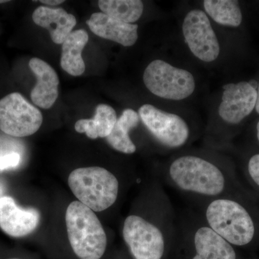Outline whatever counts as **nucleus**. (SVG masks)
I'll use <instances>...</instances> for the list:
<instances>
[{
    "instance_id": "f257e3e1",
    "label": "nucleus",
    "mask_w": 259,
    "mask_h": 259,
    "mask_svg": "<svg viewBox=\"0 0 259 259\" xmlns=\"http://www.w3.org/2000/svg\"><path fill=\"white\" fill-rule=\"evenodd\" d=\"M206 218L209 228L231 245L245 246L259 236L256 214L239 201H213L207 207Z\"/></svg>"
},
{
    "instance_id": "f03ea898",
    "label": "nucleus",
    "mask_w": 259,
    "mask_h": 259,
    "mask_svg": "<svg viewBox=\"0 0 259 259\" xmlns=\"http://www.w3.org/2000/svg\"><path fill=\"white\" fill-rule=\"evenodd\" d=\"M66 224L70 244L81 259H100L107 248V236L93 210L74 201L68 206Z\"/></svg>"
},
{
    "instance_id": "7ed1b4c3",
    "label": "nucleus",
    "mask_w": 259,
    "mask_h": 259,
    "mask_svg": "<svg viewBox=\"0 0 259 259\" xmlns=\"http://www.w3.org/2000/svg\"><path fill=\"white\" fill-rule=\"evenodd\" d=\"M68 184L79 202L95 212L111 207L118 195V180L101 167L76 168L70 174Z\"/></svg>"
},
{
    "instance_id": "20e7f679",
    "label": "nucleus",
    "mask_w": 259,
    "mask_h": 259,
    "mask_svg": "<svg viewBox=\"0 0 259 259\" xmlns=\"http://www.w3.org/2000/svg\"><path fill=\"white\" fill-rule=\"evenodd\" d=\"M169 175L181 190L206 196L222 193L226 177L215 165L203 158L185 156L171 163Z\"/></svg>"
},
{
    "instance_id": "39448f33",
    "label": "nucleus",
    "mask_w": 259,
    "mask_h": 259,
    "mask_svg": "<svg viewBox=\"0 0 259 259\" xmlns=\"http://www.w3.org/2000/svg\"><path fill=\"white\" fill-rule=\"evenodd\" d=\"M144 81L151 93L166 100H185L195 89V81L190 71L162 60H155L148 65Z\"/></svg>"
},
{
    "instance_id": "423d86ee",
    "label": "nucleus",
    "mask_w": 259,
    "mask_h": 259,
    "mask_svg": "<svg viewBox=\"0 0 259 259\" xmlns=\"http://www.w3.org/2000/svg\"><path fill=\"white\" fill-rule=\"evenodd\" d=\"M42 115L20 94H10L0 100V130L14 137H26L40 129Z\"/></svg>"
},
{
    "instance_id": "0eeeda50",
    "label": "nucleus",
    "mask_w": 259,
    "mask_h": 259,
    "mask_svg": "<svg viewBox=\"0 0 259 259\" xmlns=\"http://www.w3.org/2000/svg\"><path fill=\"white\" fill-rule=\"evenodd\" d=\"M124 240L135 259H161L164 253L163 233L140 216L126 218L122 230Z\"/></svg>"
},
{
    "instance_id": "6e6552de",
    "label": "nucleus",
    "mask_w": 259,
    "mask_h": 259,
    "mask_svg": "<svg viewBox=\"0 0 259 259\" xmlns=\"http://www.w3.org/2000/svg\"><path fill=\"white\" fill-rule=\"evenodd\" d=\"M139 115L151 134L164 146L180 147L188 139V125L179 115L163 111L151 105L141 107Z\"/></svg>"
},
{
    "instance_id": "1a4fd4ad",
    "label": "nucleus",
    "mask_w": 259,
    "mask_h": 259,
    "mask_svg": "<svg viewBox=\"0 0 259 259\" xmlns=\"http://www.w3.org/2000/svg\"><path fill=\"white\" fill-rule=\"evenodd\" d=\"M186 44L199 60L211 62L220 54L219 42L207 15L192 10L186 15L182 25Z\"/></svg>"
},
{
    "instance_id": "9d476101",
    "label": "nucleus",
    "mask_w": 259,
    "mask_h": 259,
    "mask_svg": "<svg viewBox=\"0 0 259 259\" xmlns=\"http://www.w3.org/2000/svg\"><path fill=\"white\" fill-rule=\"evenodd\" d=\"M223 89L218 113L225 122L232 125L239 124L255 108L257 90L247 81L228 83Z\"/></svg>"
},
{
    "instance_id": "9b49d317",
    "label": "nucleus",
    "mask_w": 259,
    "mask_h": 259,
    "mask_svg": "<svg viewBox=\"0 0 259 259\" xmlns=\"http://www.w3.org/2000/svg\"><path fill=\"white\" fill-rule=\"evenodd\" d=\"M40 221L36 209L18 207L8 196L0 197V228L7 234L20 238L35 231Z\"/></svg>"
},
{
    "instance_id": "f8f14e48",
    "label": "nucleus",
    "mask_w": 259,
    "mask_h": 259,
    "mask_svg": "<svg viewBox=\"0 0 259 259\" xmlns=\"http://www.w3.org/2000/svg\"><path fill=\"white\" fill-rule=\"evenodd\" d=\"M87 24L97 36L117 42L123 47H132L139 37L137 25L124 23L103 13H93Z\"/></svg>"
},
{
    "instance_id": "ddd939ff",
    "label": "nucleus",
    "mask_w": 259,
    "mask_h": 259,
    "mask_svg": "<svg viewBox=\"0 0 259 259\" xmlns=\"http://www.w3.org/2000/svg\"><path fill=\"white\" fill-rule=\"evenodd\" d=\"M29 66L37 80L30 94L32 102L40 108H51L59 97V76L50 65L38 58L30 59Z\"/></svg>"
},
{
    "instance_id": "4468645a",
    "label": "nucleus",
    "mask_w": 259,
    "mask_h": 259,
    "mask_svg": "<svg viewBox=\"0 0 259 259\" xmlns=\"http://www.w3.org/2000/svg\"><path fill=\"white\" fill-rule=\"evenodd\" d=\"M32 20L38 26L49 30L51 40L56 44H62L76 24L74 15L69 14L62 8L42 6L34 11Z\"/></svg>"
},
{
    "instance_id": "2eb2a0df",
    "label": "nucleus",
    "mask_w": 259,
    "mask_h": 259,
    "mask_svg": "<svg viewBox=\"0 0 259 259\" xmlns=\"http://www.w3.org/2000/svg\"><path fill=\"white\" fill-rule=\"evenodd\" d=\"M196 255L193 259H236L231 243L220 236L209 227H202L194 236Z\"/></svg>"
},
{
    "instance_id": "dca6fc26",
    "label": "nucleus",
    "mask_w": 259,
    "mask_h": 259,
    "mask_svg": "<svg viewBox=\"0 0 259 259\" xmlns=\"http://www.w3.org/2000/svg\"><path fill=\"white\" fill-rule=\"evenodd\" d=\"M88 40V32L77 30L71 32L62 44L61 66L71 76H81L84 72L85 64L81 53Z\"/></svg>"
},
{
    "instance_id": "f3484780",
    "label": "nucleus",
    "mask_w": 259,
    "mask_h": 259,
    "mask_svg": "<svg viewBox=\"0 0 259 259\" xmlns=\"http://www.w3.org/2000/svg\"><path fill=\"white\" fill-rule=\"evenodd\" d=\"M117 114L110 105L101 104L96 107L93 119H81L75 123L76 132L85 133L88 138H107L117 122Z\"/></svg>"
},
{
    "instance_id": "a211bd4d",
    "label": "nucleus",
    "mask_w": 259,
    "mask_h": 259,
    "mask_svg": "<svg viewBox=\"0 0 259 259\" xmlns=\"http://www.w3.org/2000/svg\"><path fill=\"white\" fill-rule=\"evenodd\" d=\"M139 114L132 109H126L116 122L111 134L106 138L107 143L116 151L131 154L136 152V146L131 141L129 131L139 123Z\"/></svg>"
},
{
    "instance_id": "6ab92c4d",
    "label": "nucleus",
    "mask_w": 259,
    "mask_h": 259,
    "mask_svg": "<svg viewBox=\"0 0 259 259\" xmlns=\"http://www.w3.org/2000/svg\"><path fill=\"white\" fill-rule=\"evenodd\" d=\"M204 8L207 14L218 24L238 27L243 20L239 3L236 0H205Z\"/></svg>"
},
{
    "instance_id": "aec40b11",
    "label": "nucleus",
    "mask_w": 259,
    "mask_h": 259,
    "mask_svg": "<svg viewBox=\"0 0 259 259\" xmlns=\"http://www.w3.org/2000/svg\"><path fill=\"white\" fill-rule=\"evenodd\" d=\"M98 6L102 13L129 24L139 20L144 8L141 0H100Z\"/></svg>"
},
{
    "instance_id": "412c9836",
    "label": "nucleus",
    "mask_w": 259,
    "mask_h": 259,
    "mask_svg": "<svg viewBox=\"0 0 259 259\" xmlns=\"http://www.w3.org/2000/svg\"><path fill=\"white\" fill-rule=\"evenodd\" d=\"M246 175L250 183L259 192V153L252 155L246 163Z\"/></svg>"
},
{
    "instance_id": "4be33fe9",
    "label": "nucleus",
    "mask_w": 259,
    "mask_h": 259,
    "mask_svg": "<svg viewBox=\"0 0 259 259\" xmlns=\"http://www.w3.org/2000/svg\"><path fill=\"white\" fill-rule=\"evenodd\" d=\"M20 161V156L18 153H10L0 155V171L9 169L18 166Z\"/></svg>"
},
{
    "instance_id": "5701e85b",
    "label": "nucleus",
    "mask_w": 259,
    "mask_h": 259,
    "mask_svg": "<svg viewBox=\"0 0 259 259\" xmlns=\"http://www.w3.org/2000/svg\"><path fill=\"white\" fill-rule=\"evenodd\" d=\"M40 3L49 5H57L64 3V0H40Z\"/></svg>"
},
{
    "instance_id": "b1692460",
    "label": "nucleus",
    "mask_w": 259,
    "mask_h": 259,
    "mask_svg": "<svg viewBox=\"0 0 259 259\" xmlns=\"http://www.w3.org/2000/svg\"><path fill=\"white\" fill-rule=\"evenodd\" d=\"M255 111L259 115V82L258 83V88H257V102L255 105Z\"/></svg>"
},
{
    "instance_id": "393cba45",
    "label": "nucleus",
    "mask_w": 259,
    "mask_h": 259,
    "mask_svg": "<svg viewBox=\"0 0 259 259\" xmlns=\"http://www.w3.org/2000/svg\"><path fill=\"white\" fill-rule=\"evenodd\" d=\"M255 131H256V138L257 140H258L259 143V120L258 123L256 125V128H255Z\"/></svg>"
},
{
    "instance_id": "a878e982",
    "label": "nucleus",
    "mask_w": 259,
    "mask_h": 259,
    "mask_svg": "<svg viewBox=\"0 0 259 259\" xmlns=\"http://www.w3.org/2000/svg\"><path fill=\"white\" fill-rule=\"evenodd\" d=\"M6 2H8V1H5V0H3V1H0V3H6Z\"/></svg>"
},
{
    "instance_id": "bb28decb",
    "label": "nucleus",
    "mask_w": 259,
    "mask_h": 259,
    "mask_svg": "<svg viewBox=\"0 0 259 259\" xmlns=\"http://www.w3.org/2000/svg\"><path fill=\"white\" fill-rule=\"evenodd\" d=\"M13 259H17V258H13Z\"/></svg>"
}]
</instances>
